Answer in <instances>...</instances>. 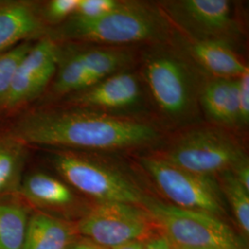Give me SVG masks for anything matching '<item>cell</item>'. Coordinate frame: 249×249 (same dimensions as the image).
I'll list each match as a JSON object with an SVG mask.
<instances>
[{
    "mask_svg": "<svg viewBox=\"0 0 249 249\" xmlns=\"http://www.w3.org/2000/svg\"><path fill=\"white\" fill-rule=\"evenodd\" d=\"M12 138L22 144L67 151H128L160 142L162 134L149 122L84 108L41 110L18 119Z\"/></svg>",
    "mask_w": 249,
    "mask_h": 249,
    "instance_id": "cell-1",
    "label": "cell"
},
{
    "mask_svg": "<svg viewBox=\"0 0 249 249\" xmlns=\"http://www.w3.org/2000/svg\"><path fill=\"white\" fill-rule=\"evenodd\" d=\"M163 45L144 54L143 80L153 105L161 116L174 124L196 118L203 84L196 66L187 56Z\"/></svg>",
    "mask_w": 249,
    "mask_h": 249,
    "instance_id": "cell-2",
    "label": "cell"
},
{
    "mask_svg": "<svg viewBox=\"0 0 249 249\" xmlns=\"http://www.w3.org/2000/svg\"><path fill=\"white\" fill-rule=\"evenodd\" d=\"M170 33L169 20L160 9L137 1H119L114 10L94 19L71 17L58 31L65 38L114 46L163 42Z\"/></svg>",
    "mask_w": 249,
    "mask_h": 249,
    "instance_id": "cell-3",
    "label": "cell"
},
{
    "mask_svg": "<svg viewBox=\"0 0 249 249\" xmlns=\"http://www.w3.org/2000/svg\"><path fill=\"white\" fill-rule=\"evenodd\" d=\"M51 162L59 178L97 204L113 202L144 208L149 196L129 176L88 153L62 150L53 153Z\"/></svg>",
    "mask_w": 249,
    "mask_h": 249,
    "instance_id": "cell-4",
    "label": "cell"
},
{
    "mask_svg": "<svg viewBox=\"0 0 249 249\" xmlns=\"http://www.w3.org/2000/svg\"><path fill=\"white\" fill-rule=\"evenodd\" d=\"M156 156L182 169L213 178L249 160L238 139L221 125L191 127Z\"/></svg>",
    "mask_w": 249,
    "mask_h": 249,
    "instance_id": "cell-5",
    "label": "cell"
},
{
    "mask_svg": "<svg viewBox=\"0 0 249 249\" xmlns=\"http://www.w3.org/2000/svg\"><path fill=\"white\" fill-rule=\"evenodd\" d=\"M144 209L173 245L188 248L248 249L240 236L212 214L185 210L148 196Z\"/></svg>",
    "mask_w": 249,
    "mask_h": 249,
    "instance_id": "cell-6",
    "label": "cell"
},
{
    "mask_svg": "<svg viewBox=\"0 0 249 249\" xmlns=\"http://www.w3.org/2000/svg\"><path fill=\"white\" fill-rule=\"evenodd\" d=\"M139 161L170 204L212 214L221 219L227 213L223 192L216 178L196 175L154 155L142 156Z\"/></svg>",
    "mask_w": 249,
    "mask_h": 249,
    "instance_id": "cell-7",
    "label": "cell"
},
{
    "mask_svg": "<svg viewBox=\"0 0 249 249\" xmlns=\"http://www.w3.org/2000/svg\"><path fill=\"white\" fill-rule=\"evenodd\" d=\"M76 227L80 237L106 249L145 242L159 231L144 208L113 202L89 207Z\"/></svg>",
    "mask_w": 249,
    "mask_h": 249,
    "instance_id": "cell-8",
    "label": "cell"
},
{
    "mask_svg": "<svg viewBox=\"0 0 249 249\" xmlns=\"http://www.w3.org/2000/svg\"><path fill=\"white\" fill-rule=\"evenodd\" d=\"M160 10L187 39L231 45L241 34L236 4L229 0L162 1Z\"/></svg>",
    "mask_w": 249,
    "mask_h": 249,
    "instance_id": "cell-9",
    "label": "cell"
},
{
    "mask_svg": "<svg viewBox=\"0 0 249 249\" xmlns=\"http://www.w3.org/2000/svg\"><path fill=\"white\" fill-rule=\"evenodd\" d=\"M18 195L34 210L77 222L89 207L62 178L36 171L23 176Z\"/></svg>",
    "mask_w": 249,
    "mask_h": 249,
    "instance_id": "cell-10",
    "label": "cell"
},
{
    "mask_svg": "<svg viewBox=\"0 0 249 249\" xmlns=\"http://www.w3.org/2000/svg\"><path fill=\"white\" fill-rule=\"evenodd\" d=\"M59 55V47L52 39H43L32 45L18 64L2 105L7 108L16 107L37 97L53 79Z\"/></svg>",
    "mask_w": 249,
    "mask_h": 249,
    "instance_id": "cell-11",
    "label": "cell"
},
{
    "mask_svg": "<svg viewBox=\"0 0 249 249\" xmlns=\"http://www.w3.org/2000/svg\"><path fill=\"white\" fill-rule=\"evenodd\" d=\"M139 77L132 72H118L100 80L71 98L79 108L115 115L137 107L142 101Z\"/></svg>",
    "mask_w": 249,
    "mask_h": 249,
    "instance_id": "cell-12",
    "label": "cell"
},
{
    "mask_svg": "<svg viewBox=\"0 0 249 249\" xmlns=\"http://www.w3.org/2000/svg\"><path fill=\"white\" fill-rule=\"evenodd\" d=\"M183 47L186 55L198 70L214 78L237 79L249 71L231 45L212 41H193L185 38Z\"/></svg>",
    "mask_w": 249,
    "mask_h": 249,
    "instance_id": "cell-13",
    "label": "cell"
},
{
    "mask_svg": "<svg viewBox=\"0 0 249 249\" xmlns=\"http://www.w3.org/2000/svg\"><path fill=\"white\" fill-rule=\"evenodd\" d=\"M80 237L76 222L33 210L22 249H70Z\"/></svg>",
    "mask_w": 249,
    "mask_h": 249,
    "instance_id": "cell-14",
    "label": "cell"
},
{
    "mask_svg": "<svg viewBox=\"0 0 249 249\" xmlns=\"http://www.w3.org/2000/svg\"><path fill=\"white\" fill-rule=\"evenodd\" d=\"M198 103L205 115L224 127L238 125V78H213L203 84Z\"/></svg>",
    "mask_w": 249,
    "mask_h": 249,
    "instance_id": "cell-15",
    "label": "cell"
},
{
    "mask_svg": "<svg viewBox=\"0 0 249 249\" xmlns=\"http://www.w3.org/2000/svg\"><path fill=\"white\" fill-rule=\"evenodd\" d=\"M44 29L36 8L25 2H13L0 7V53L23 43Z\"/></svg>",
    "mask_w": 249,
    "mask_h": 249,
    "instance_id": "cell-16",
    "label": "cell"
},
{
    "mask_svg": "<svg viewBox=\"0 0 249 249\" xmlns=\"http://www.w3.org/2000/svg\"><path fill=\"white\" fill-rule=\"evenodd\" d=\"M33 210L18 193L0 197V249H22Z\"/></svg>",
    "mask_w": 249,
    "mask_h": 249,
    "instance_id": "cell-17",
    "label": "cell"
},
{
    "mask_svg": "<svg viewBox=\"0 0 249 249\" xmlns=\"http://www.w3.org/2000/svg\"><path fill=\"white\" fill-rule=\"evenodd\" d=\"M94 84L118 72L127 71L132 54L116 47H92L75 51Z\"/></svg>",
    "mask_w": 249,
    "mask_h": 249,
    "instance_id": "cell-18",
    "label": "cell"
},
{
    "mask_svg": "<svg viewBox=\"0 0 249 249\" xmlns=\"http://www.w3.org/2000/svg\"><path fill=\"white\" fill-rule=\"evenodd\" d=\"M25 161L22 143L12 137H0V197L18 194Z\"/></svg>",
    "mask_w": 249,
    "mask_h": 249,
    "instance_id": "cell-19",
    "label": "cell"
},
{
    "mask_svg": "<svg viewBox=\"0 0 249 249\" xmlns=\"http://www.w3.org/2000/svg\"><path fill=\"white\" fill-rule=\"evenodd\" d=\"M55 73L53 90L59 94L77 93L94 85L75 51L59 55Z\"/></svg>",
    "mask_w": 249,
    "mask_h": 249,
    "instance_id": "cell-20",
    "label": "cell"
},
{
    "mask_svg": "<svg viewBox=\"0 0 249 249\" xmlns=\"http://www.w3.org/2000/svg\"><path fill=\"white\" fill-rule=\"evenodd\" d=\"M218 183L223 197L231 207L232 214L244 235H249V191L235 178L231 171L220 174Z\"/></svg>",
    "mask_w": 249,
    "mask_h": 249,
    "instance_id": "cell-21",
    "label": "cell"
},
{
    "mask_svg": "<svg viewBox=\"0 0 249 249\" xmlns=\"http://www.w3.org/2000/svg\"><path fill=\"white\" fill-rule=\"evenodd\" d=\"M32 45L23 42L0 53V103L9 93L18 64L30 50Z\"/></svg>",
    "mask_w": 249,
    "mask_h": 249,
    "instance_id": "cell-22",
    "label": "cell"
},
{
    "mask_svg": "<svg viewBox=\"0 0 249 249\" xmlns=\"http://www.w3.org/2000/svg\"><path fill=\"white\" fill-rule=\"evenodd\" d=\"M117 0H79L77 10L72 17L81 19L100 18L116 9Z\"/></svg>",
    "mask_w": 249,
    "mask_h": 249,
    "instance_id": "cell-23",
    "label": "cell"
},
{
    "mask_svg": "<svg viewBox=\"0 0 249 249\" xmlns=\"http://www.w3.org/2000/svg\"><path fill=\"white\" fill-rule=\"evenodd\" d=\"M79 0H52L45 9V16L51 22L56 23L74 16Z\"/></svg>",
    "mask_w": 249,
    "mask_h": 249,
    "instance_id": "cell-24",
    "label": "cell"
},
{
    "mask_svg": "<svg viewBox=\"0 0 249 249\" xmlns=\"http://www.w3.org/2000/svg\"><path fill=\"white\" fill-rule=\"evenodd\" d=\"M238 127L246 128L249 123V71L238 78Z\"/></svg>",
    "mask_w": 249,
    "mask_h": 249,
    "instance_id": "cell-25",
    "label": "cell"
},
{
    "mask_svg": "<svg viewBox=\"0 0 249 249\" xmlns=\"http://www.w3.org/2000/svg\"><path fill=\"white\" fill-rule=\"evenodd\" d=\"M143 249H173V246L168 237L159 231L144 242Z\"/></svg>",
    "mask_w": 249,
    "mask_h": 249,
    "instance_id": "cell-26",
    "label": "cell"
},
{
    "mask_svg": "<svg viewBox=\"0 0 249 249\" xmlns=\"http://www.w3.org/2000/svg\"><path fill=\"white\" fill-rule=\"evenodd\" d=\"M232 174L237 178V180L249 191V160L244 161L239 166H237Z\"/></svg>",
    "mask_w": 249,
    "mask_h": 249,
    "instance_id": "cell-27",
    "label": "cell"
},
{
    "mask_svg": "<svg viewBox=\"0 0 249 249\" xmlns=\"http://www.w3.org/2000/svg\"><path fill=\"white\" fill-rule=\"evenodd\" d=\"M70 249H106L101 248L90 241L80 237L71 246Z\"/></svg>",
    "mask_w": 249,
    "mask_h": 249,
    "instance_id": "cell-28",
    "label": "cell"
},
{
    "mask_svg": "<svg viewBox=\"0 0 249 249\" xmlns=\"http://www.w3.org/2000/svg\"><path fill=\"white\" fill-rule=\"evenodd\" d=\"M144 249V242H132L128 243L123 246H119L111 249Z\"/></svg>",
    "mask_w": 249,
    "mask_h": 249,
    "instance_id": "cell-29",
    "label": "cell"
},
{
    "mask_svg": "<svg viewBox=\"0 0 249 249\" xmlns=\"http://www.w3.org/2000/svg\"><path fill=\"white\" fill-rule=\"evenodd\" d=\"M171 242V241H170ZM173 249H210V248H188V247H180V246H176V245H173Z\"/></svg>",
    "mask_w": 249,
    "mask_h": 249,
    "instance_id": "cell-30",
    "label": "cell"
}]
</instances>
